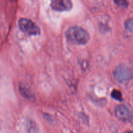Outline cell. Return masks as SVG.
Masks as SVG:
<instances>
[{
  "instance_id": "cell-10",
  "label": "cell",
  "mask_w": 133,
  "mask_h": 133,
  "mask_svg": "<svg viewBox=\"0 0 133 133\" xmlns=\"http://www.w3.org/2000/svg\"><path fill=\"white\" fill-rule=\"evenodd\" d=\"M114 3L117 5L122 7H127L128 6V1L127 0H114Z\"/></svg>"
},
{
  "instance_id": "cell-8",
  "label": "cell",
  "mask_w": 133,
  "mask_h": 133,
  "mask_svg": "<svg viewBox=\"0 0 133 133\" xmlns=\"http://www.w3.org/2000/svg\"><path fill=\"white\" fill-rule=\"evenodd\" d=\"M111 96L113 99L117 100V101H122L123 98H122V94L121 93L120 91L118 90H114L111 93Z\"/></svg>"
},
{
  "instance_id": "cell-6",
  "label": "cell",
  "mask_w": 133,
  "mask_h": 133,
  "mask_svg": "<svg viewBox=\"0 0 133 133\" xmlns=\"http://www.w3.org/2000/svg\"><path fill=\"white\" fill-rule=\"evenodd\" d=\"M19 90L21 94L25 97V98L27 99L31 100L34 99V95L32 92H31V90L25 85H22L20 84L19 86Z\"/></svg>"
},
{
  "instance_id": "cell-1",
  "label": "cell",
  "mask_w": 133,
  "mask_h": 133,
  "mask_svg": "<svg viewBox=\"0 0 133 133\" xmlns=\"http://www.w3.org/2000/svg\"><path fill=\"white\" fill-rule=\"evenodd\" d=\"M66 37L70 42L77 45H85L90 38L89 33L79 26L70 27L66 32Z\"/></svg>"
},
{
  "instance_id": "cell-7",
  "label": "cell",
  "mask_w": 133,
  "mask_h": 133,
  "mask_svg": "<svg viewBox=\"0 0 133 133\" xmlns=\"http://www.w3.org/2000/svg\"><path fill=\"white\" fill-rule=\"evenodd\" d=\"M26 127H27V132L29 133H36V131H38V127L36 122H35L32 119H29L27 122Z\"/></svg>"
},
{
  "instance_id": "cell-2",
  "label": "cell",
  "mask_w": 133,
  "mask_h": 133,
  "mask_svg": "<svg viewBox=\"0 0 133 133\" xmlns=\"http://www.w3.org/2000/svg\"><path fill=\"white\" fill-rule=\"evenodd\" d=\"M18 26L21 31L29 35L37 36L41 32L40 28L31 19L27 18H20L18 21Z\"/></svg>"
},
{
  "instance_id": "cell-4",
  "label": "cell",
  "mask_w": 133,
  "mask_h": 133,
  "mask_svg": "<svg viewBox=\"0 0 133 133\" xmlns=\"http://www.w3.org/2000/svg\"><path fill=\"white\" fill-rule=\"evenodd\" d=\"M50 6L57 12L70 11L73 7L71 0H50Z\"/></svg>"
},
{
  "instance_id": "cell-5",
  "label": "cell",
  "mask_w": 133,
  "mask_h": 133,
  "mask_svg": "<svg viewBox=\"0 0 133 133\" xmlns=\"http://www.w3.org/2000/svg\"><path fill=\"white\" fill-rule=\"evenodd\" d=\"M116 116L122 122H130L132 119V114L128 108L124 105H119L115 109Z\"/></svg>"
},
{
  "instance_id": "cell-11",
  "label": "cell",
  "mask_w": 133,
  "mask_h": 133,
  "mask_svg": "<svg viewBox=\"0 0 133 133\" xmlns=\"http://www.w3.org/2000/svg\"><path fill=\"white\" fill-rule=\"evenodd\" d=\"M125 133H133V131H127Z\"/></svg>"
},
{
  "instance_id": "cell-3",
  "label": "cell",
  "mask_w": 133,
  "mask_h": 133,
  "mask_svg": "<svg viewBox=\"0 0 133 133\" xmlns=\"http://www.w3.org/2000/svg\"><path fill=\"white\" fill-rule=\"evenodd\" d=\"M114 76L118 81L125 83L131 80L132 78V73L128 67L125 66H119L114 71Z\"/></svg>"
},
{
  "instance_id": "cell-9",
  "label": "cell",
  "mask_w": 133,
  "mask_h": 133,
  "mask_svg": "<svg viewBox=\"0 0 133 133\" xmlns=\"http://www.w3.org/2000/svg\"><path fill=\"white\" fill-rule=\"evenodd\" d=\"M125 26L127 31L130 32H133V18H130L128 19L125 22Z\"/></svg>"
}]
</instances>
